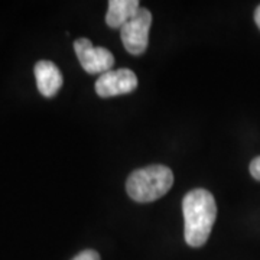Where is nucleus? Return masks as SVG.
<instances>
[{
    "label": "nucleus",
    "mask_w": 260,
    "mask_h": 260,
    "mask_svg": "<svg viewBox=\"0 0 260 260\" xmlns=\"http://www.w3.org/2000/svg\"><path fill=\"white\" fill-rule=\"evenodd\" d=\"M182 213L186 244L191 247L204 246L217 217V205L213 194L203 188L189 191L182 201Z\"/></svg>",
    "instance_id": "1"
},
{
    "label": "nucleus",
    "mask_w": 260,
    "mask_h": 260,
    "mask_svg": "<svg viewBox=\"0 0 260 260\" xmlns=\"http://www.w3.org/2000/svg\"><path fill=\"white\" fill-rule=\"evenodd\" d=\"M174 184V174L164 165H150L130 174L126 191L136 203H152L167 194Z\"/></svg>",
    "instance_id": "2"
},
{
    "label": "nucleus",
    "mask_w": 260,
    "mask_h": 260,
    "mask_svg": "<svg viewBox=\"0 0 260 260\" xmlns=\"http://www.w3.org/2000/svg\"><path fill=\"white\" fill-rule=\"evenodd\" d=\"M150 26H152V13L145 8H140L139 12L120 29L123 45L129 54L142 55L146 51Z\"/></svg>",
    "instance_id": "3"
},
{
    "label": "nucleus",
    "mask_w": 260,
    "mask_h": 260,
    "mask_svg": "<svg viewBox=\"0 0 260 260\" xmlns=\"http://www.w3.org/2000/svg\"><path fill=\"white\" fill-rule=\"evenodd\" d=\"M77 58L83 70L88 74H104L110 71L114 65L113 54L103 47H94L87 38H80L74 42Z\"/></svg>",
    "instance_id": "4"
},
{
    "label": "nucleus",
    "mask_w": 260,
    "mask_h": 260,
    "mask_svg": "<svg viewBox=\"0 0 260 260\" xmlns=\"http://www.w3.org/2000/svg\"><path fill=\"white\" fill-rule=\"evenodd\" d=\"M138 77L129 68L110 70L99 77L95 81V93L103 99L129 94L138 87Z\"/></svg>",
    "instance_id": "5"
},
{
    "label": "nucleus",
    "mask_w": 260,
    "mask_h": 260,
    "mask_svg": "<svg viewBox=\"0 0 260 260\" xmlns=\"http://www.w3.org/2000/svg\"><path fill=\"white\" fill-rule=\"evenodd\" d=\"M35 78L39 93L44 97H54L62 87V74L59 68L51 61H39L35 64Z\"/></svg>",
    "instance_id": "6"
},
{
    "label": "nucleus",
    "mask_w": 260,
    "mask_h": 260,
    "mask_svg": "<svg viewBox=\"0 0 260 260\" xmlns=\"http://www.w3.org/2000/svg\"><path fill=\"white\" fill-rule=\"evenodd\" d=\"M140 9L138 0H110L106 23L112 29H121Z\"/></svg>",
    "instance_id": "7"
},
{
    "label": "nucleus",
    "mask_w": 260,
    "mask_h": 260,
    "mask_svg": "<svg viewBox=\"0 0 260 260\" xmlns=\"http://www.w3.org/2000/svg\"><path fill=\"white\" fill-rule=\"evenodd\" d=\"M73 260H102L100 254L95 250H83L81 253H78Z\"/></svg>",
    "instance_id": "8"
},
{
    "label": "nucleus",
    "mask_w": 260,
    "mask_h": 260,
    "mask_svg": "<svg viewBox=\"0 0 260 260\" xmlns=\"http://www.w3.org/2000/svg\"><path fill=\"white\" fill-rule=\"evenodd\" d=\"M250 174L254 179L260 181V156L254 158L250 162Z\"/></svg>",
    "instance_id": "9"
},
{
    "label": "nucleus",
    "mask_w": 260,
    "mask_h": 260,
    "mask_svg": "<svg viewBox=\"0 0 260 260\" xmlns=\"http://www.w3.org/2000/svg\"><path fill=\"white\" fill-rule=\"evenodd\" d=\"M254 22H256V25H257L260 29V6L256 9V12H254Z\"/></svg>",
    "instance_id": "10"
}]
</instances>
